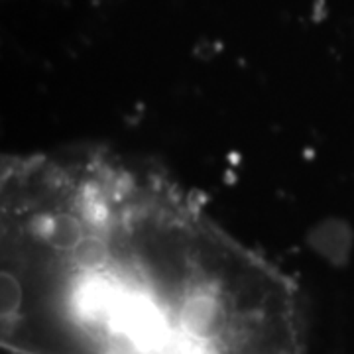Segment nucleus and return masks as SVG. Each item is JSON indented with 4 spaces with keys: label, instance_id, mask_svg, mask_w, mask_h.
Here are the masks:
<instances>
[{
    "label": "nucleus",
    "instance_id": "obj_1",
    "mask_svg": "<svg viewBox=\"0 0 354 354\" xmlns=\"http://www.w3.org/2000/svg\"><path fill=\"white\" fill-rule=\"evenodd\" d=\"M2 203L12 353H301L288 279L153 171L102 153L10 160Z\"/></svg>",
    "mask_w": 354,
    "mask_h": 354
}]
</instances>
